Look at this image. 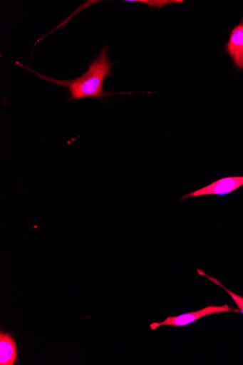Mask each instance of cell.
I'll return each mask as SVG.
<instances>
[{
	"label": "cell",
	"instance_id": "7a4b0ae2",
	"mask_svg": "<svg viewBox=\"0 0 243 365\" xmlns=\"http://www.w3.org/2000/svg\"><path fill=\"white\" fill-rule=\"evenodd\" d=\"M240 313L239 309L229 307L227 304L223 306H207L200 310L182 314L177 317H168L163 322H153L150 324L152 330L157 329L161 326L184 327L190 324L199 319L212 314L222 313Z\"/></svg>",
	"mask_w": 243,
	"mask_h": 365
},
{
	"label": "cell",
	"instance_id": "3957f363",
	"mask_svg": "<svg viewBox=\"0 0 243 365\" xmlns=\"http://www.w3.org/2000/svg\"><path fill=\"white\" fill-rule=\"evenodd\" d=\"M243 186V176L227 177L219 179L210 185L188 193L180 201L190 197L205 195H227Z\"/></svg>",
	"mask_w": 243,
	"mask_h": 365
},
{
	"label": "cell",
	"instance_id": "5b68a950",
	"mask_svg": "<svg viewBox=\"0 0 243 365\" xmlns=\"http://www.w3.org/2000/svg\"><path fill=\"white\" fill-rule=\"evenodd\" d=\"M17 359V349L12 337L1 331L0 334V364L14 365Z\"/></svg>",
	"mask_w": 243,
	"mask_h": 365
},
{
	"label": "cell",
	"instance_id": "277c9868",
	"mask_svg": "<svg viewBox=\"0 0 243 365\" xmlns=\"http://www.w3.org/2000/svg\"><path fill=\"white\" fill-rule=\"evenodd\" d=\"M226 51L237 68L243 71V19L232 29Z\"/></svg>",
	"mask_w": 243,
	"mask_h": 365
},
{
	"label": "cell",
	"instance_id": "52a82bcc",
	"mask_svg": "<svg viewBox=\"0 0 243 365\" xmlns=\"http://www.w3.org/2000/svg\"><path fill=\"white\" fill-rule=\"evenodd\" d=\"M140 2H143L144 4H149L150 6L154 8V7H162L165 5H167V4H175V3H177V4H181L182 1H140Z\"/></svg>",
	"mask_w": 243,
	"mask_h": 365
},
{
	"label": "cell",
	"instance_id": "6da1fadb",
	"mask_svg": "<svg viewBox=\"0 0 243 365\" xmlns=\"http://www.w3.org/2000/svg\"><path fill=\"white\" fill-rule=\"evenodd\" d=\"M108 46L103 48L99 55L91 62L88 70L82 76L74 80L61 81L34 72L27 66L16 62L22 68L36 74L41 79L68 89V103H72L83 98H98L105 101L107 97L115 95L108 92L103 88L105 79L111 76L113 63L108 55Z\"/></svg>",
	"mask_w": 243,
	"mask_h": 365
},
{
	"label": "cell",
	"instance_id": "8992f818",
	"mask_svg": "<svg viewBox=\"0 0 243 365\" xmlns=\"http://www.w3.org/2000/svg\"><path fill=\"white\" fill-rule=\"evenodd\" d=\"M197 273L207 279L211 280L214 284L218 285L219 287H222L227 293L232 297V299L237 307L239 312L243 314V297L233 292L232 291L229 290L227 287H225L217 279L214 278L210 275H207L206 273L204 272V271L198 269Z\"/></svg>",
	"mask_w": 243,
	"mask_h": 365
}]
</instances>
